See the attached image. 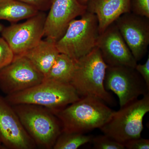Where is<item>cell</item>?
Returning a JSON list of instances; mask_svg holds the SVG:
<instances>
[{"label": "cell", "mask_w": 149, "mask_h": 149, "mask_svg": "<svg viewBox=\"0 0 149 149\" xmlns=\"http://www.w3.org/2000/svg\"><path fill=\"white\" fill-rule=\"evenodd\" d=\"M104 85L119 99L120 108L149 93V88L135 68L107 66Z\"/></svg>", "instance_id": "7"}, {"label": "cell", "mask_w": 149, "mask_h": 149, "mask_svg": "<svg viewBox=\"0 0 149 149\" xmlns=\"http://www.w3.org/2000/svg\"><path fill=\"white\" fill-rule=\"evenodd\" d=\"M80 97L70 84L44 80L32 88L7 95L5 98L12 106L31 104L45 107L54 113Z\"/></svg>", "instance_id": "4"}, {"label": "cell", "mask_w": 149, "mask_h": 149, "mask_svg": "<svg viewBox=\"0 0 149 149\" xmlns=\"http://www.w3.org/2000/svg\"><path fill=\"white\" fill-rule=\"evenodd\" d=\"M44 74L26 58L15 56L0 70V89L6 95L19 93L42 83Z\"/></svg>", "instance_id": "9"}, {"label": "cell", "mask_w": 149, "mask_h": 149, "mask_svg": "<svg viewBox=\"0 0 149 149\" xmlns=\"http://www.w3.org/2000/svg\"><path fill=\"white\" fill-rule=\"evenodd\" d=\"M100 35L97 16L86 11L80 19H74L69 23L56 45L60 53L76 61L97 47Z\"/></svg>", "instance_id": "5"}, {"label": "cell", "mask_w": 149, "mask_h": 149, "mask_svg": "<svg viewBox=\"0 0 149 149\" xmlns=\"http://www.w3.org/2000/svg\"><path fill=\"white\" fill-rule=\"evenodd\" d=\"M123 145L126 149H149V140L140 137L128 141Z\"/></svg>", "instance_id": "22"}, {"label": "cell", "mask_w": 149, "mask_h": 149, "mask_svg": "<svg viewBox=\"0 0 149 149\" xmlns=\"http://www.w3.org/2000/svg\"><path fill=\"white\" fill-rule=\"evenodd\" d=\"M86 8V6L78 0H52L44 36L56 42L64 34L69 23L85 13Z\"/></svg>", "instance_id": "13"}, {"label": "cell", "mask_w": 149, "mask_h": 149, "mask_svg": "<svg viewBox=\"0 0 149 149\" xmlns=\"http://www.w3.org/2000/svg\"><path fill=\"white\" fill-rule=\"evenodd\" d=\"M47 15L39 11L26 21L19 24L12 23L4 27L2 37L8 43L15 56L22 55L39 43L44 36Z\"/></svg>", "instance_id": "8"}, {"label": "cell", "mask_w": 149, "mask_h": 149, "mask_svg": "<svg viewBox=\"0 0 149 149\" xmlns=\"http://www.w3.org/2000/svg\"><path fill=\"white\" fill-rule=\"evenodd\" d=\"M12 106L37 147L53 149L62 132L61 123L53 112L45 107L31 104Z\"/></svg>", "instance_id": "3"}, {"label": "cell", "mask_w": 149, "mask_h": 149, "mask_svg": "<svg viewBox=\"0 0 149 149\" xmlns=\"http://www.w3.org/2000/svg\"><path fill=\"white\" fill-rule=\"evenodd\" d=\"M33 7L39 11L46 12L50 7L52 0H17Z\"/></svg>", "instance_id": "23"}, {"label": "cell", "mask_w": 149, "mask_h": 149, "mask_svg": "<svg viewBox=\"0 0 149 149\" xmlns=\"http://www.w3.org/2000/svg\"><path fill=\"white\" fill-rule=\"evenodd\" d=\"M97 149H124V145L117 142L107 135L93 137L91 142Z\"/></svg>", "instance_id": "19"}, {"label": "cell", "mask_w": 149, "mask_h": 149, "mask_svg": "<svg viewBox=\"0 0 149 149\" xmlns=\"http://www.w3.org/2000/svg\"><path fill=\"white\" fill-rule=\"evenodd\" d=\"M56 42L48 38L42 40L37 45L20 56L27 59L45 76L60 54Z\"/></svg>", "instance_id": "15"}, {"label": "cell", "mask_w": 149, "mask_h": 149, "mask_svg": "<svg viewBox=\"0 0 149 149\" xmlns=\"http://www.w3.org/2000/svg\"><path fill=\"white\" fill-rule=\"evenodd\" d=\"M135 69L141 75L148 87L149 88V56L143 64H137Z\"/></svg>", "instance_id": "24"}, {"label": "cell", "mask_w": 149, "mask_h": 149, "mask_svg": "<svg viewBox=\"0 0 149 149\" xmlns=\"http://www.w3.org/2000/svg\"><path fill=\"white\" fill-rule=\"evenodd\" d=\"M130 2L131 0H89L86 4V11L97 16L101 34L123 14L131 12Z\"/></svg>", "instance_id": "14"}, {"label": "cell", "mask_w": 149, "mask_h": 149, "mask_svg": "<svg viewBox=\"0 0 149 149\" xmlns=\"http://www.w3.org/2000/svg\"><path fill=\"white\" fill-rule=\"evenodd\" d=\"M93 136L83 133L62 132L54 145V149H77L91 142Z\"/></svg>", "instance_id": "18"}, {"label": "cell", "mask_w": 149, "mask_h": 149, "mask_svg": "<svg viewBox=\"0 0 149 149\" xmlns=\"http://www.w3.org/2000/svg\"><path fill=\"white\" fill-rule=\"evenodd\" d=\"M131 12L149 18V0H131Z\"/></svg>", "instance_id": "21"}, {"label": "cell", "mask_w": 149, "mask_h": 149, "mask_svg": "<svg viewBox=\"0 0 149 149\" xmlns=\"http://www.w3.org/2000/svg\"><path fill=\"white\" fill-rule=\"evenodd\" d=\"M89 0H78V1L81 4L86 5V3L89 1Z\"/></svg>", "instance_id": "25"}, {"label": "cell", "mask_w": 149, "mask_h": 149, "mask_svg": "<svg viewBox=\"0 0 149 149\" xmlns=\"http://www.w3.org/2000/svg\"><path fill=\"white\" fill-rule=\"evenodd\" d=\"M2 148V145L1 143V141H0V148Z\"/></svg>", "instance_id": "27"}, {"label": "cell", "mask_w": 149, "mask_h": 149, "mask_svg": "<svg viewBox=\"0 0 149 149\" xmlns=\"http://www.w3.org/2000/svg\"><path fill=\"white\" fill-rule=\"evenodd\" d=\"M39 11L17 0H0V20L15 23L34 16Z\"/></svg>", "instance_id": "16"}, {"label": "cell", "mask_w": 149, "mask_h": 149, "mask_svg": "<svg viewBox=\"0 0 149 149\" xmlns=\"http://www.w3.org/2000/svg\"><path fill=\"white\" fill-rule=\"evenodd\" d=\"M149 111V93L114 111L110 120L100 128L104 135L123 144L141 137L143 119Z\"/></svg>", "instance_id": "6"}, {"label": "cell", "mask_w": 149, "mask_h": 149, "mask_svg": "<svg viewBox=\"0 0 149 149\" xmlns=\"http://www.w3.org/2000/svg\"><path fill=\"white\" fill-rule=\"evenodd\" d=\"M115 22L136 61L141 60L149 45V18L130 12L123 14Z\"/></svg>", "instance_id": "11"}, {"label": "cell", "mask_w": 149, "mask_h": 149, "mask_svg": "<svg viewBox=\"0 0 149 149\" xmlns=\"http://www.w3.org/2000/svg\"><path fill=\"white\" fill-rule=\"evenodd\" d=\"M4 27L3 25L0 23V32H2V31L3 29H4Z\"/></svg>", "instance_id": "26"}, {"label": "cell", "mask_w": 149, "mask_h": 149, "mask_svg": "<svg viewBox=\"0 0 149 149\" xmlns=\"http://www.w3.org/2000/svg\"><path fill=\"white\" fill-rule=\"evenodd\" d=\"M114 112L100 99L85 96L54 113L61 123L63 132L84 134L102 128Z\"/></svg>", "instance_id": "1"}, {"label": "cell", "mask_w": 149, "mask_h": 149, "mask_svg": "<svg viewBox=\"0 0 149 149\" xmlns=\"http://www.w3.org/2000/svg\"><path fill=\"white\" fill-rule=\"evenodd\" d=\"M15 55L8 43L2 37H0V70L10 63Z\"/></svg>", "instance_id": "20"}, {"label": "cell", "mask_w": 149, "mask_h": 149, "mask_svg": "<svg viewBox=\"0 0 149 149\" xmlns=\"http://www.w3.org/2000/svg\"><path fill=\"white\" fill-rule=\"evenodd\" d=\"M0 141L3 148L33 149L37 147L24 129L13 107L0 95Z\"/></svg>", "instance_id": "10"}, {"label": "cell", "mask_w": 149, "mask_h": 149, "mask_svg": "<svg viewBox=\"0 0 149 149\" xmlns=\"http://www.w3.org/2000/svg\"><path fill=\"white\" fill-rule=\"evenodd\" d=\"M97 47L107 66L135 68L137 62L123 40L115 22L99 36Z\"/></svg>", "instance_id": "12"}, {"label": "cell", "mask_w": 149, "mask_h": 149, "mask_svg": "<svg viewBox=\"0 0 149 149\" xmlns=\"http://www.w3.org/2000/svg\"><path fill=\"white\" fill-rule=\"evenodd\" d=\"M107 67L97 47L88 54L75 61L70 84L80 97L92 96L113 105L115 101L104 85Z\"/></svg>", "instance_id": "2"}, {"label": "cell", "mask_w": 149, "mask_h": 149, "mask_svg": "<svg viewBox=\"0 0 149 149\" xmlns=\"http://www.w3.org/2000/svg\"><path fill=\"white\" fill-rule=\"evenodd\" d=\"M75 65V61L65 54L60 53L44 80L70 84Z\"/></svg>", "instance_id": "17"}]
</instances>
